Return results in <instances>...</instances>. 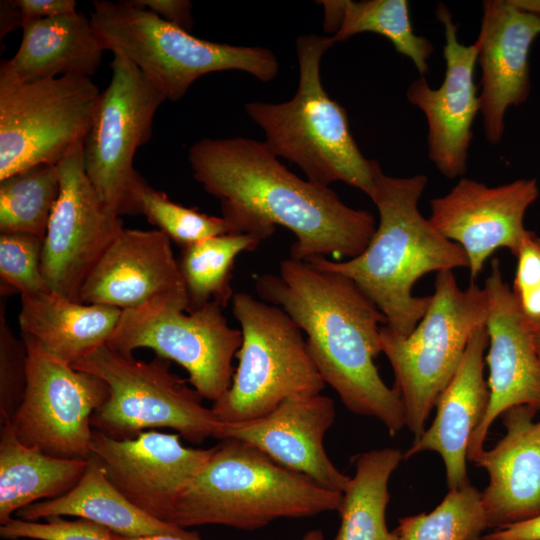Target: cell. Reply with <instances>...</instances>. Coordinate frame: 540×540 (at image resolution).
Returning a JSON list of instances; mask_svg holds the SVG:
<instances>
[{
    "label": "cell",
    "instance_id": "1",
    "mask_svg": "<svg viewBox=\"0 0 540 540\" xmlns=\"http://www.w3.org/2000/svg\"><path fill=\"white\" fill-rule=\"evenodd\" d=\"M188 159L194 179L219 200L232 233L263 241L283 226L296 237L292 259H351L375 233L368 211L349 207L328 186L299 178L264 141L204 138L190 147Z\"/></svg>",
    "mask_w": 540,
    "mask_h": 540
},
{
    "label": "cell",
    "instance_id": "2",
    "mask_svg": "<svg viewBox=\"0 0 540 540\" xmlns=\"http://www.w3.org/2000/svg\"><path fill=\"white\" fill-rule=\"evenodd\" d=\"M255 290L306 334L322 379L349 411L379 420L391 436L405 426L401 396L384 383L374 363L387 319L352 279L287 258L278 274L258 276Z\"/></svg>",
    "mask_w": 540,
    "mask_h": 540
},
{
    "label": "cell",
    "instance_id": "3",
    "mask_svg": "<svg viewBox=\"0 0 540 540\" xmlns=\"http://www.w3.org/2000/svg\"><path fill=\"white\" fill-rule=\"evenodd\" d=\"M428 178L423 174L392 177L377 169L368 196L379 213V224L365 250L348 260L316 257V266L352 279L387 319L398 336H408L427 311L431 296L412 289L425 274L468 268L465 251L441 235L418 208Z\"/></svg>",
    "mask_w": 540,
    "mask_h": 540
},
{
    "label": "cell",
    "instance_id": "4",
    "mask_svg": "<svg viewBox=\"0 0 540 540\" xmlns=\"http://www.w3.org/2000/svg\"><path fill=\"white\" fill-rule=\"evenodd\" d=\"M341 499L342 493L278 464L246 442L227 438L215 446L167 522L184 529L223 525L256 530L281 518L338 511Z\"/></svg>",
    "mask_w": 540,
    "mask_h": 540
},
{
    "label": "cell",
    "instance_id": "5",
    "mask_svg": "<svg viewBox=\"0 0 540 540\" xmlns=\"http://www.w3.org/2000/svg\"><path fill=\"white\" fill-rule=\"evenodd\" d=\"M334 44L332 36H299V82L293 98L277 104L249 102L245 111L263 130L268 149L296 164L307 180L328 187L341 181L369 196L380 164L361 153L345 109L321 82L322 57Z\"/></svg>",
    "mask_w": 540,
    "mask_h": 540
},
{
    "label": "cell",
    "instance_id": "6",
    "mask_svg": "<svg viewBox=\"0 0 540 540\" xmlns=\"http://www.w3.org/2000/svg\"><path fill=\"white\" fill-rule=\"evenodd\" d=\"M90 21L104 50L136 65L165 95L181 100L201 76L239 70L268 82L279 71L273 52L200 39L150 10L125 1H93Z\"/></svg>",
    "mask_w": 540,
    "mask_h": 540
},
{
    "label": "cell",
    "instance_id": "7",
    "mask_svg": "<svg viewBox=\"0 0 540 540\" xmlns=\"http://www.w3.org/2000/svg\"><path fill=\"white\" fill-rule=\"evenodd\" d=\"M427 311L406 337L381 328V350L395 376L405 426L417 440L440 394L452 380L473 333L486 325L488 300L473 281L458 286L452 270L437 273Z\"/></svg>",
    "mask_w": 540,
    "mask_h": 540
},
{
    "label": "cell",
    "instance_id": "8",
    "mask_svg": "<svg viewBox=\"0 0 540 540\" xmlns=\"http://www.w3.org/2000/svg\"><path fill=\"white\" fill-rule=\"evenodd\" d=\"M232 312L242 344L230 388L211 407L221 423L262 417L284 401L321 394L326 386L302 331L280 307L234 293Z\"/></svg>",
    "mask_w": 540,
    "mask_h": 540
},
{
    "label": "cell",
    "instance_id": "9",
    "mask_svg": "<svg viewBox=\"0 0 540 540\" xmlns=\"http://www.w3.org/2000/svg\"><path fill=\"white\" fill-rule=\"evenodd\" d=\"M71 366L109 387V398L91 418L96 431L124 439L148 428H170L196 444L217 437L222 423L202 404V396L171 372L167 359L139 361L105 344Z\"/></svg>",
    "mask_w": 540,
    "mask_h": 540
},
{
    "label": "cell",
    "instance_id": "10",
    "mask_svg": "<svg viewBox=\"0 0 540 540\" xmlns=\"http://www.w3.org/2000/svg\"><path fill=\"white\" fill-rule=\"evenodd\" d=\"M187 310L186 292L158 295L124 309L106 344L130 355L148 348L178 363L202 398L215 402L230 388L232 360L242 344V332L228 325L223 307L216 302Z\"/></svg>",
    "mask_w": 540,
    "mask_h": 540
},
{
    "label": "cell",
    "instance_id": "11",
    "mask_svg": "<svg viewBox=\"0 0 540 540\" xmlns=\"http://www.w3.org/2000/svg\"><path fill=\"white\" fill-rule=\"evenodd\" d=\"M101 92L89 77L25 83L0 72V180L54 164L90 129Z\"/></svg>",
    "mask_w": 540,
    "mask_h": 540
},
{
    "label": "cell",
    "instance_id": "12",
    "mask_svg": "<svg viewBox=\"0 0 540 540\" xmlns=\"http://www.w3.org/2000/svg\"><path fill=\"white\" fill-rule=\"evenodd\" d=\"M112 77L101 92L83 142L87 177L114 214L133 215L131 191L138 172L133 159L152 135L153 119L167 100L129 59L113 53Z\"/></svg>",
    "mask_w": 540,
    "mask_h": 540
},
{
    "label": "cell",
    "instance_id": "13",
    "mask_svg": "<svg viewBox=\"0 0 540 540\" xmlns=\"http://www.w3.org/2000/svg\"><path fill=\"white\" fill-rule=\"evenodd\" d=\"M21 337L27 350V384L10 421L18 439L53 457L89 459L91 418L109 398L108 385L54 357L34 338Z\"/></svg>",
    "mask_w": 540,
    "mask_h": 540
},
{
    "label": "cell",
    "instance_id": "14",
    "mask_svg": "<svg viewBox=\"0 0 540 540\" xmlns=\"http://www.w3.org/2000/svg\"><path fill=\"white\" fill-rule=\"evenodd\" d=\"M60 194L43 240L41 269L50 292L80 302L83 283L121 232L123 221L86 175L83 142L57 163Z\"/></svg>",
    "mask_w": 540,
    "mask_h": 540
},
{
    "label": "cell",
    "instance_id": "15",
    "mask_svg": "<svg viewBox=\"0 0 540 540\" xmlns=\"http://www.w3.org/2000/svg\"><path fill=\"white\" fill-rule=\"evenodd\" d=\"M180 438L178 433L149 430L132 438L116 439L93 429L91 457L133 505L167 522L180 496L215 448L186 447Z\"/></svg>",
    "mask_w": 540,
    "mask_h": 540
},
{
    "label": "cell",
    "instance_id": "16",
    "mask_svg": "<svg viewBox=\"0 0 540 540\" xmlns=\"http://www.w3.org/2000/svg\"><path fill=\"white\" fill-rule=\"evenodd\" d=\"M538 196L536 179L491 187L463 177L447 194L431 200L429 221L465 251L474 280L497 249L517 254L528 232L525 213Z\"/></svg>",
    "mask_w": 540,
    "mask_h": 540
},
{
    "label": "cell",
    "instance_id": "17",
    "mask_svg": "<svg viewBox=\"0 0 540 540\" xmlns=\"http://www.w3.org/2000/svg\"><path fill=\"white\" fill-rule=\"evenodd\" d=\"M484 289L488 300L489 349L485 362L489 368V404L470 439L467 459L472 462L484 450L492 423L504 411L527 405L540 412V359L534 345L533 326L504 281L498 259L491 262Z\"/></svg>",
    "mask_w": 540,
    "mask_h": 540
},
{
    "label": "cell",
    "instance_id": "18",
    "mask_svg": "<svg viewBox=\"0 0 540 540\" xmlns=\"http://www.w3.org/2000/svg\"><path fill=\"white\" fill-rule=\"evenodd\" d=\"M436 17L445 35L443 82L434 89L420 76L409 85L406 97L426 117L429 159L443 176L454 179L467 170L472 126L480 112L478 87L474 82L477 46L475 42L464 45L459 41L458 25L445 4L438 3Z\"/></svg>",
    "mask_w": 540,
    "mask_h": 540
},
{
    "label": "cell",
    "instance_id": "19",
    "mask_svg": "<svg viewBox=\"0 0 540 540\" xmlns=\"http://www.w3.org/2000/svg\"><path fill=\"white\" fill-rule=\"evenodd\" d=\"M540 35V15L525 11L512 0H487L478 37L481 68L480 113L485 137L501 141L510 106L525 102L530 92L529 54Z\"/></svg>",
    "mask_w": 540,
    "mask_h": 540
},
{
    "label": "cell",
    "instance_id": "20",
    "mask_svg": "<svg viewBox=\"0 0 540 540\" xmlns=\"http://www.w3.org/2000/svg\"><path fill=\"white\" fill-rule=\"evenodd\" d=\"M335 416L334 401L328 396L296 397L262 417L222 423L216 439L246 442L278 464L342 493L350 477L335 467L324 447L325 434Z\"/></svg>",
    "mask_w": 540,
    "mask_h": 540
},
{
    "label": "cell",
    "instance_id": "21",
    "mask_svg": "<svg viewBox=\"0 0 540 540\" xmlns=\"http://www.w3.org/2000/svg\"><path fill=\"white\" fill-rule=\"evenodd\" d=\"M186 292L171 240L161 231L123 228L83 283L79 300L121 310Z\"/></svg>",
    "mask_w": 540,
    "mask_h": 540
},
{
    "label": "cell",
    "instance_id": "22",
    "mask_svg": "<svg viewBox=\"0 0 540 540\" xmlns=\"http://www.w3.org/2000/svg\"><path fill=\"white\" fill-rule=\"evenodd\" d=\"M539 411L514 406L500 416L505 435L473 461L484 468L489 483L482 503L489 528L498 529L540 515V420Z\"/></svg>",
    "mask_w": 540,
    "mask_h": 540
},
{
    "label": "cell",
    "instance_id": "23",
    "mask_svg": "<svg viewBox=\"0 0 540 540\" xmlns=\"http://www.w3.org/2000/svg\"><path fill=\"white\" fill-rule=\"evenodd\" d=\"M488 344L485 325L473 333L458 370L438 397L431 426L403 454V459H408L423 451L439 453L449 490L470 483L466 468L468 447L489 404V387L484 378Z\"/></svg>",
    "mask_w": 540,
    "mask_h": 540
},
{
    "label": "cell",
    "instance_id": "24",
    "mask_svg": "<svg viewBox=\"0 0 540 540\" xmlns=\"http://www.w3.org/2000/svg\"><path fill=\"white\" fill-rule=\"evenodd\" d=\"M15 55L0 72L30 83L66 75L91 77L105 51L90 18L74 12L26 24Z\"/></svg>",
    "mask_w": 540,
    "mask_h": 540
},
{
    "label": "cell",
    "instance_id": "25",
    "mask_svg": "<svg viewBox=\"0 0 540 540\" xmlns=\"http://www.w3.org/2000/svg\"><path fill=\"white\" fill-rule=\"evenodd\" d=\"M16 516L27 521L74 516L129 537L171 535L200 540L198 532L155 519L133 505L108 480L103 468L93 457L88 459L85 473L69 492L26 506Z\"/></svg>",
    "mask_w": 540,
    "mask_h": 540
},
{
    "label": "cell",
    "instance_id": "26",
    "mask_svg": "<svg viewBox=\"0 0 540 540\" xmlns=\"http://www.w3.org/2000/svg\"><path fill=\"white\" fill-rule=\"evenodd\" d=\"M122 310L71 301L53 292L21 296L18 315L21 335L34 338L48 353L73 364L105 345Z\"/></svg>",
    "mask_w": 540,
    "mask_h": 540
},
{
    "label": "cell",
    "instance_id": "27",
    "mask_svg": "<svg viewBox=\"0 0 540 540\" xmlns=\"http://www.w3.org/2000/svg\"><path fill=\"white\" fill-rule=\"evenodd\" d=\"M88 459H66L45 454L22 443L10 421L0 432V524L39 500L60 497L82 478Z\"/></svg>",
    "mask_w": 540,
    "mask_h": 540
},
{
    "label": "cell",
    "instance_id": "28",
    "mask_svg": "<svg viewBox=\"0 0 540 540\" xmlns=\"http://www.w3.org/2000/svg\"><path fill=\"white\" fill-rule=\"evenodd\" d=\"M402 459L401 451L390 447L354 457L355 473L342 492L335 540H393L385 519L388 483Z\"/></svg>",
    "mask_w": 540,
    "mask_h": 540
},
{
    "label": "cell",
    "instance_id": "29",
    "mask_svg": "<svg viewBox=\"0 0 540 540\" xmlns=\"http://www.w3.org/2000/svg\"><path fill=\"white\" fill-rule=\"evenodd\" d=\"M261 242L249 233H227L182 247L177 262L187 293V311L209 302L225 307L234 295L231 280L236 257L254 251Z\"/></svg>",
    "mask_w": 540,
    "mask_h": 540
},
{
    "label": "cell",
    "instance_id": "30",
    "mask_svg": "<svg viewBox=\"0 0 540 540\" xmlns=\"http://www.w3.org/2000/svg\"><path fill=\"white\" fill-rule=\"evenodd\" d=\"M59 194L57 164H38L0 180V233H28L44 240Z\"/></svg>",
    "mask_w": 540,
    "mask_h": 540
},
{
    "label": "cell",
    "instance_id": "31",
    "mask_svg": "<svg viewBox=\"0 0 540 540\" xmlns=\"http://www.w3.org/2000/svg\"><path fill=\"white\" fill-rule=\"evenodd\" d=\"M363 32L384 36L398 53L413 62L420 76L427 73L428 59L433 54L434 47L427 38L415 34L408 1L344 0L341 25L332 36L335 43Z\"/></svg>",
    "mask_w": 540,
    "mask_h": 540
},
{
    "label": "cell",
    "instance_id": "32",
    "mask_svg": "<svg viewBox=\"0 0 540 540\" xmlns=\"http://www.w3.org/2000/svg\"><path fill=\"white\" fill-rule=\"evenodd\" d=\"M489 528L482 492L471 483L450 489L429 513L400 518L393 540H481Z\"/></svg>",
    "mask_w": 540,
    "mask_h": 540
},
{
    "label": "cell",
    "instance_id": "33",
    "mask_svg": "<svg viewBox=\"0 0 540 540\" xmlns=\"http://www.w3.org/2000/svg\"><path fill=\"white\" fill-rule=\"evenodd\" d=\"M133 215L147 221L171 241L185 247L198 241L227 233L231 227L223 217L209 216L195 208L171 201L138 174L131 191Z\"/></svg>",
    "mask_w": 540,
    "mask_h": 540
},
{
    "label": "cell",
    "instance_id": "34",
    "mask_svg": "<svg viewBox=\"0 0 540 540\" xmlns=\"http://www.w3.org/2000/svg\"><path fill=\"white\" fill-rule=\"evenodd\" d=\"M43 239L28 233H0L1 295L50 292L41 269Z\"/></svg>",
    "mask_w": 540,
    "mask_h": 540
},
{
    "label": "cell",
    "instance_id": "35",
    "mask_svg": "<svg viewBox=\"0 0 540 540\" xmlns=\"http://www.w3.org/2000/svg\"><path fill=\"white\" fill-rule=\"evenodd\" d=\"M27 384V350L11 331L0 307V422L11 421L23 401Z\"/></svg>",
    "mask_w": 540,
    "mask_h": 540
},
{
    "label": "cell",
    "instance_id": "36",
    "mask_svg": "<svg viewBox=\"0 0 540 540\" xmlns=\"http://www.w3.org/2000/svg\"><path fill=\"white\" fill-rule=\"evenodd\" d=\"M45 522L12 519L1 525L0 536L16 540H113L112 531L86 519L67 520L61 516L45 519Z\"/></svg>",
    "mask_w": 540,
    "mask_h": 540
},
{
    "label": "cell",
    "instance_id": "37",
    "mask_svg": "<svg viewBox=\"0 0 540 540\" xmlns=\"http://www.w3.org/2000/svg\"><path fill=\"white\" fill-rule=\"evenodd\" d=\"M515 257L513 295L519 297L540 290V236L528 230Z\"/></svg>",
    "mask_w": 540,
    "mask_h": 540
},
{
    "label": "cell",
    "instance_id": "38",
    "mask_svg": "<svg viewBox=\"0 0 540 540\" xmlns=\"http://www.w3.org/2000/svg\"><path fill=\"white\" fill-rule=\"evenodd\" d=\"M133 5L150 10L163 20L186 31L192 29V3L188 0H129Z\"/></svg>",
    "mask_w": 540,
    "mask_h": 540
},
{
    "label": "cell",
    "instance_id": "39",
    "mask_svg": "<svg viewBox=\"0 0 540 540\" xmlns=\"http://www.w3.org/2000/svg\"><path fill=\"white\" fill-rule=\"evenodd\" d=\"M14 2L20 11L23 26L77 11L75 0H14Z\"/></svg>",
    "mask_w": 540,
    "mask_h": 540
},
{
    "label": "cell",
    "instance_id": "40",
    "mask_svg": "<svg viewBox=\"0 0 540 540\" xmlns=\"http://www.w3.org/2000/svg\"><path fill=\"white\" fill-rule=\"evenodd\" d=\"M481 540H540V515L482 536Z\"/></svg>",
    "mask_w": 540,
    "mask_h": 540
},
{
    "label": "cell",
    "instance_id": "41",
    "mask_svg": "<svg viewBox=\"0 0 540 540\" xmlns=\"http://www.w3.org/2000/svg\"><path fill=\"white\" fill-rule=\"evenodd\" d=\"M23 21L14 0H2L0 2V39L9 32L22 28Z\"/></svg>",
    "mask_w": 540,
    "mask_h": 540
},
{
    "label": "cell",
    "instance_id": "42",
    "mask_svg": "<svg viewBox=\"0 0 540 540\" xmlns=\"http://www.w3.org/2000/svg\"><path fill=\"white\" fill-rule=\"evenodd\" d=\"M318 3L324 8V30L335 34L341 25L344 0H325Z\"/></svg>",
    "mask_w": 540,
    "mask_h": 540
},
{
    "label": "cell",
    "instance_id": "43",
    "mask_svg": "<svg viewBox=\"0 0 540 540\" xmlns=\"http://www.w3.org/2000/svg\"><path fill=\"white\" fill-rule=\"evenodd\" d=\"M113 540H187L184 538L171 536V535H155V536H143V537H129L112 532Z\"/></svg>",
    "mask_w": 540,
    "mask_h": 540
},
{
    "label": "cell",
    "instance_id": "44",
    "mask_svg": "<svg viewBox=\"0 0 540 540\" xmlns=\"http://www.w3.org/2000/svg\"><path fill=\"white\" fill-rule=\"evenodd\" d=\"M519 8L540 15V0H512Z\"/></svg>",
    "mask_w": 540,
    "mask_h": 540
},
{
    "label": "cell",
    "instance_id": "45",
    "mask_svg": "<svg viewBox=\"0 0 540 540\" xmlns=\"http://www.w3.org/2000/svg\"><path fill=\"white\" fill-rule=\"evenodd\" d=\"M301 540H324V535L321 530L315 529L307 532Z\"/></svg>",
    "mask_w": 540,
    "mask_h": 540
},
{
    "label": "cell",
    "instance_id": "46",
    "mask_svg": "<svg viewBox=\"0 0 540 540\" xmlns=\"http://www.w3.org/2000/svg\"><path fill=\"white\" fill-rule=\"evenodd\" d=\"M533 338H534V345L536 348V352L540 359V323L533 326Z\"/></svg>",
    "mask_w": 540,
    "mask_h": 540
}]
</instances>
